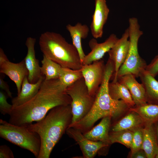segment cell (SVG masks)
<instances>
[{"label": "cell", "instance_id": "6da1fadb", "mask_svg": "<svg viewBox=\"0 0 158 158\" xmlns=\"http://www.w3.org/2000/svg\"><path fill=\"white\" fill-rule=\"evenodd\" d=\"M66 89L59 79H44L32 98L13 108L8 122L16 125L26 126L41 120L56 107L71 104V99L67 93Z\"/></svg>", "mask_w": 158, "mask_h": 158}, {"label": "cell", "instance_id": "7a4b0ae2", "mask_svg": "<svg viewBox=\"0 0 158 158\" xmlns=\"http://www.w3.org/2000/svg\"><path fill=\"white\" fill-rule=\"evenodd\" d=\"M114 72L113 62L108 59L105 65L102 83L97 92L92 108L83 118L69 127L78 129L84 133L91 129L100 119L107 116L116 119L129 110L130 107L123 101L114 99L109 94L108 85Z\"/></svg>", "mask_w": 158, "mask_h": 158}, {"label": "cell", "instance_id": "3957f363", "mask_svg": "<svg viewBox=\"0 0 158 158\" xmlns=\"http://www.w3.org/2000/svg\"><path fill=\"white\" fill-rule=\"evenodd\" d=\"M72 114L71 104L56 107L41 120L26 126L39 135L41 142L37 158H49L56 144L71 124Z\"/></svg>", "mask_w": 158, "mask_h": 158}, {"label": "cell", "instance_id": "277c9868", "mask_svg": "<svg viewBox=\"0 0 158 158\" xmlns=\"http://www.w3.org/2000/svg\"><path fill=\"white\" fill-rule=\"evenodd\" d=\"M39 43L43 55L62 67L74 70L81 68L82 64L77 49L60 34L45 32L41 34Z\"/></svg>", "mask_w": 158, "mask_h": 158}, {"label": "cell", "instance_id": "5b68a950", "mask_svg": "<svg viewBox=\"0 0 158 158\" xmlns=\"http://www.w3.org/2000/svg\"><path fill=\"white\" fill-rule=\"evenodd\" d=\"M128 28L130 45L128 53L123 64L119 68L117 74V80L120 77L127 74H132L136 78L139 77L142 71L145 69L146 63L140 56L138 44L139 39L143 34L140 29L138 19L132 17L128 20Z\"/></svg>", "mask_w": 158, "mask_h": 158}, {"label": "cell", "instance_id": "8992f818", "mask_svg": "<svg viewBox=\"0 0 158 158\" xmlns=\"http://www.w3.org/2000/svg\"><path fill=\"white\" fill-rule=\"evenodd\" d=\"M0 137L32 153L37 158L41 148L40 137L26 126L13 124L0 119Z\"/></svg>", "mask_w": 158, "mask_h": 158}, {"label": "cell", "instance_id": "52a82bcc", "mask_svg": "<svg viewBox=\"0 0 158 158\" xmlns=\"http://www.w3.org/2000/svg\"><path fill=\"white\" fill-rule=\"evenodd\" d=\"M66 92L71 99L72 117L71 125L87 115L93 105L95 96L90 94L83 77L67 87Z\"/></svg>", "mask_w": 158, "mask_h": 158}, {"label": "cell", "instance_id": "ba28073f", "mask_svg": "<svg viewBox=\"0 0 158 158\" xmlns=\"http://www.w3.org/2000/svg\"><path fill=\"white\" fill-rule=\"evenodd\" d=\"M105 65L102 59L88 65H83L81 68L83 77L90 94L95 96L104 75Z\"/></svg>", "mask_w": 158, "mask_h": 158}, {"label": "cell", "instance_id": "9c48e42d", "mask_svg": "<svg viewBox=\"0 0 158 158\" xmlns=\"http://www.w3.org/2000/svg\"><path fill=\"white\" fill-rule=\"evenodd\" d=\"M130 43L128 28L126 29L121 37L108 52L109 59L113 62L114 72L110 80L113 82L117 81V76L118 71L124 62L128 54Z\"/></svg>", "mask_w": 158, "mask_h": 158}, {"label": "cell", "instance_id": "30bf717a", "mask_svg": "<svg viewBox=\"0 0 158 158\" xmlns=\"http://www.w3.org/2000/svg\"><path fill=\"white\" fill-rule=\"evenodd\" d=\"M66 132L79 145L85 158H93L102 148L108 146L101 141H94L86 138L79 129L68 127Z\"/></svg>", "mask_w": 158, "mask_h": 158}, {"label": "cell", "instance_id": "8fae6325", "mask_svg": "<svg viewBox=\"0 0 158 158\" xmlns=\"http://www.w3.org/2000/svg\"><path fill=\"white\" fill-rule=\"evenodd\" d=\"M118 38L114 34H111L106 40L98 43L96 39H92L89 42L91 51L85 55L83 61V65H88L93 62L101 59L105 53L111 48Z\"/></svg>", "mask_w": 158, "mask_h": 158}, {"label": "cell", "instance_id": "7c38bea8", "mask_svg": "<svg viewBox=\"0 0 158 158\" xmlns=\"http://www.w3.org/2000/svg\"><path fill=\"white\" fill-rule=\"evenodd\" d=\"M95 9L90 28L93 37L97 39L102 36L103 28L107 20L109 9L106 0H95Z\"/></svg>", "mask_w": 158, "mask_h": 158}, {"label": "cell", "instance_id": "4fadbf2b", "mask_svg": "<svg viewBox=\"0 0 158 158\" xmlns=\"http://www.w3.org/2000/svg\"><path fill=\"white\" fill-rule=\"evenodd\" d=\"M0 73L8 76L16 85L17 95L20 93L23 81L28 76V71L24 59L18 63H15L9 60L0 65Z\"/></svg>", "mask_w": 158, "mask_h": 158}, {"label": "cell", "instance_id": "5bb4252c", "mask_svg": "<svg viewBox=\"0 0 158 158\" xmlns=\"http://www.w3.org/2000/svg\"><path fill=\"white\" fill-rule=\"evenodd\" d=\"M35 38L29 37L27 39L25 42L27 52L24 59L28 71V79L29 82L31 83H36L42 75L39 60L35 57Z\"/></svg>", "mask_w": 158, "mask_h": 158}, {"label": "cell", "instance_id": "9a60e30c", "mask_svg": "<svg viewBox=\"0 0 158 158\" xmlns=\"http://www.w3.org/2000/svg\"><path fill=\"white\" fill-rule=\"evenodd\" d=\"M136 77L132 74H127L118 79V81L126 87L129 91L135 106L147 103L144 88L142 84L139 83Z\"/></svg>", "mask_w": 158, "mask_h": 158}, {"label": "cell", "instance_id": "2e32d148", "mask_svg": "<svg viewBox=\"0 0 158 158\" xmlns=\"http://www.w3.org/2000/svg\"><path fill=\"white\" fill-rule=\"evenodd\" d=\"M28 77H25L23 81L19 94L12 99L13 108L23 104L32 98L38 92L45 78L42 75L36 83H31L29 81Z\"/></svg>", "mask_w": 158, "mask_h": 158}, {"label": "cell", "instance_id": "e0dca14e", "mask_svg": "<svg viewBox=\"0 0 158 158\" xmlns=\"http://www.w3.org/2000/svg\"><path fill=\"white\" fill-rule=\"evenodd\" d=\"M112 118L107 116L88 131L83 133L87 139L94 141H101L108 146L110 145L109 140V130Z\"/></svg>", "mask_w": 158, "mask_h": 158}, {"label": "cell", "instance_id": "ac0fdd59", "mask_svg": "<svg viewBox=\"0 0 158 158\" xmlns=\"http://www.w3.org/2000/svg\"><path fill=\"white\" fill-rule=\"evenodd\" d=\"M67 30L71 38L73 44L77 49L82 62L85 56L83 49L81 41L88 36L90 31L88 26L78 22L75 25L69 24L66 26Z\"/></svg>", "mask_w": 158, "mask_h": 158}, {"label": "cell", "instance_id": "d6986e66", "mask_svg": "<svg viewBox=\"0 0 158 158\" xmlns=\"http://www.w3.org/2000/svg\"><path fill=\"white\" fill-rule=\"evenodd\" d=\"M154 123H145L143 127L144 136L142 149L145 151L147 158H155L158 152V142Z\"/></svg>", "mask_w": 158, "mask_h": 158}, {"label": "cell", "instance_id": "ffe728a7", "mask_svg": "<svg viewBox=\"0 0 158 158\" xmlns=\"http://www.w3.org/2000/svg\"><path fill=\"white\" fill-rule=\"evenodd\" d=\"M139 77L144 88L147 103L158 104V81L145 69Z\"/></svg>", "mask_w": 158, "mask_h": 158}, {"label": "cell", "instance_id": "44dd1931", "mask_svg": "<svg viewBox=\"0 0 158 158\" xmlns=\"http://www.w3.org/2000/svg\"><path fill=\"white\" fill-rule=\"evenodd\" d=\"M145 122L136 112L129 111V112L112 126L111 132L122 130H132L137 127L143 126Z\"/></svg>", "mask_w": 158, "mask_h": 158}, {"label": "cell", "instance_id": "7402d4cb", "mask_svg": "<svg viewBox=\"0 0 158 158\" xmlns=\"http://www.w3.org/2000/svg\"><path fill=\"white\" fill-rule=\"evenodd\" d=\"M108 91L111 97L116 100H121L130 107L135 106L131 94L127 88L118 81L109 83Z\"/></svg>", "mask_w": 158, "mask_h": 158}, {"label": "cell", "instance_id": "603a6c76", "mask_svg": "<svg viewBox=\"0 0 158 158\" xmlns=\"http://www.w3.org/2000/svg\"><path fill=\"white\" fill-rule=\"evenodd\" d=\"M129 111L138 114L145 123H154L158 121V104L147 103L130 107Z\"/></svg>", "mask_w": 158, "mask_h": 158}, {"label": "cell", "instance_id": "cb8c5ba5", "mask_svg": "<svg viewBox=\"0 0 158 158\" xmlns=\"http://www.w3.org/2000/svg\"><path fill=\"white\" fill-rule=\"evenodd\" d=\"M40 67L42 74L46 80L59 79L62 67L59 64L43 55Z\"/></svg>", "mask_w": 158, "mask_h": 158}, {"label": "cell", "instance_id": "d4e9b609", "mask_svg": "<svg viewBox=\"0 0 158 158\" xmlns=\"http://www.w3.org/2000/svg\"><path fill=\"white\" fill-rule=\"evenodd\" d=\"M83 77L81 69L74 70L62 67L59 79L67 88Z\"/></svg>", "mask_w": 158, "mask_h": 158}, {"label": "cell", "instance_id": "484cf974", "mask_svg": "<svg viewBox=\"0 0 158 158\" xmlns=\"http://www.w3.org/2000/svg\"><path fill=\"white\" fill-rule=\"evenodd\" d=\"M133 135V131L130 130L111 132L109 134V140L110 145L115 143H118L130 149L132 142Z\"/></svg>", "mask_w": 158, "mask_h": 158}, {"label": "cell", "instance_id": "4316f807", "mask_svg": "<svg viewBox=\"0 0 158 158\" xmlns=\"http://www.w3.org/2000/svg\"><path fill=\"white\" fill-rule=\"evenodd\" d=\"M144 126L136 128L132 130L133 133L130 154L142 149L143 140Z\"/></svg>", "mask_w": 158, "mask_h": 158}, {"label": "cell", "instance_id": "83f0119b", "mask_svg": "<svg viewBox=\"0 0 158 158\" xmlns=\"http://www.w3.org/2000/svg\"><path fill=\"white\" fill-rule=\"evenodd\" d=\"M8 96L2 90L0 91V112L3 115L8 114L11 113L13 105L8 103L7 100Z\"/></svg>", "mask_w": 158, "mask_h": 158}, {"label": "cell", "instance_id": "f1b7e54d", "mask_svg": "<svg viewBox=\"0 0 158 158\" xmlns=\"http://www.w3.org/2000/svg\"><path fill=\"white\" fill-rule=\"evenodd\" d=\"M145 70L154 77L158 74V54L154 58L149 64L147 65Z\"/></svg>", "mask_w": 158, "mask_h": 158}, {"label": "cell", "instance_id": "f546056e", "mask_svg": "<svg viewBox=\"0 0 158 158\" xmlns=\"http://www.w3.org/2000/svg\"><path fill=\"white\" fill-rule=\"evenodd\" d=\"M13 153L10 148L6 145L0 146V158H14Z\"/></svg>", "mask_w": 158, "mask_h": 158}, {"label": "cell", "instance_id": "4dcf8cb0", "mask_svg": "<svg viewBox=\"0 0 158 158\" xmlns=\"http://www.w3.org/2000/svg\"><path fill=\"white\" fill-rule=\"evenodd\" d=\"M0 87L2 90L5 91L8 97L12 98V93L10 90L8 85L1 76L0 77Z\"/></svg>", "mask_w": 158, "mask_h": 158}, {"label": "cell", "instance_id": "1f68e13d", "mask_svg": "<svg viewBox=\"0 0 158 158\" xmlns=\"http://www.w3.org/2000/svg\"><path fill=\"white\" fill-rule=\"evenodd\" d=\"M130 157L132 158H147L145 151L142 149H139L133 153L130 154Z\"/></svg>", "mask_w": 158, "mask_h": 158}, {"label": "cell", "instance_id": "d6a6232c", "mask_svg": "<svg viewBox=\"0 0 158 158\" xmlns=\"http://www.w3.org/2000/svg\"><path fill=\"white\" fill-rule=\"evenodd\" d=\"M8 60L3 50L0 48V65L6 61Z\"/></svg>", "mask_w": 158, "mask_h": 158}, {"label": "cell", "instance_id": "836d02e7", "mask_svg": "<svg viewBox=\"0 0 158 158\" xmlns=\"http://www.w3.org/2000/svg\"><path fill=\"white\" fill-rule=\"evenodd\" d=\"M155 133L158 142V121L154 123Z\"/></svg>", "mask_w": 158, "mask_h": 158}, {"label": "cell", "instance_id": "e575fe53", "mask_svg": "<svg viewBox=\"0 0 158 158\" xmlns=\"http://www.w3.org/2000/svg\"><path fill=\"white\" fill-rule=\"evenodd\" d=\"M155 158H158V152L157 153V154Z\"/></svg>", "mask_w": 158, "mask_h": 158}]
</instances>
